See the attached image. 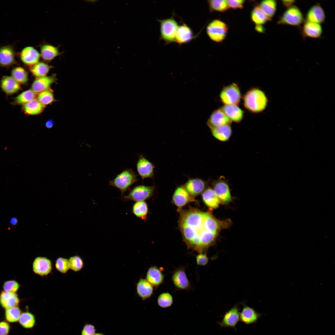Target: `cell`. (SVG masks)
Masks as SVG:
<instances>
[{"mask_svg":"<svg viewBox=\"0 0 335 335\" xmlns=\"http://www.w3.org/2000/svg\"><path fill=\"white\" fill-rule=\"evenodd\" d=\"M180 211L179 226L183 240L188 249L199 253H206L219 232L231 223L229 220H219L210 212L197 208Z\"/></svg>","mask_w":335,"mask_h":335,"instance_id":"6da1fadb","label":"cell"},{"mask_svg":"<svg viewBox=\"0 0 335 335\" xmlns=\"http://www.w3.org/2000/svg\"><path fill=\"white\" fill-rule=\"evenodd\" d=\"M244 107L253 113H259L263 111L267 104L268 100L264 92L257 87L248 90L243 96Z\"/></svg>","mask_w":335,"mask_h":335,"instance_id":"7a4b0ae2","label":"cell"},{"mask_svg":"<svg viewBox=\"0 0 335 335\" xmlns=\"http://www.w3.org/2000/svg\"><path fill=\"white\" fill-rule=\"evenodd\" d=\"M137 180L134 172L131 169H126L110 181L109 185L118 189L122 195Z\"/></svg>","mask_w":335,"mask_h":335,"instance_id":"3957f363","label":"cell"},{"mask_svg":"<svg viewBox=\"0 0 335 335\" xmlns=\"http://www.w3.org/2000/svg\"><path fill=\"white\" fill-rule=\"evenodd\" d=\"M160 24V38L166 44L176 42V37L179 26L173 17L158 20Z\"/></svg>","mask_w":335,"mask_h":335,"instance_id":"277c9868","label":"cell"},{"mask_svg":"<svg viewBox=\"0 0 335 335\" xmlns=\"http://www.w3.org/2000/svg\"><path fill=\"white\" fill-rule=\"evenodd\" d=\"M228 30L227 25L218 19L212 21L206 27V32L208 37L212 41L217 42H221L225 39Z\"/></svg>","mask_w":335,"mask_h":335,"instance_id":"5b68a950","label":"cell"},{"mask_svg":"<svg viewBox=\"0 0 335 335\" xmlns=\"http://www.w3.org/2000/svg\"><path fill=\"white\" fill-rule=\"evenodd\" d=\"M303 15L296 6L293 5L288 8L283 13L278 22V25L298 26L304 21Z\"/></svg>","mask_w":335,"mask_h":335,"instance_id":"8992f818","label":"cell"},{"mask_svg":"<svg viewBox=\"0 0 335 335\" xmlns=\"http://www.w3.org/2000/svg\"><path fill=\"white\" fill-rule=\"evenodd\" d=\"M221 101L224 105H237L239 103L241 94L238 85L232 83L224 87L219 95Z\"/></svg>","mask_w":335,"mask_h":335,"instance_id":"52a82bcc","label":"cell"},{"mask_svg":"<svg viewBox=\"0 0 335 335\" xmlns=\"http://www.w3.org/2000/svg\"><path fill=\"white\" fill-rule=\"evenodd\" d=\"M154 190V186L138 185L133 188L128 194L124 196L123 199L126 201H144L153 195Z\"/></svg>","mask_w":335,"mask_h":335,"instance_id":"ba28073f","label":"cell"},{"mask_svg":"<svg viewBox=\"0 0 335 335\" xmlns=\"http://www.w3.org/2000/svg\"><path fill=\"white\" fill-rule=\"evenodd\" d=\"M212 189L220 202L223 204H227L232 201L229 185L223 177H220L213 182Z\"/></svg>","mask_w":335,"mask_h":335,"instance_id":"9c48e42d","label":"cell"},{"mask_svg":"<svg viewBox=\"0 0 335 335\" xmlns=\"http://www.w3.org/2000/svg\"><path fill=\"white\" fill-rule=\"evenodd\" d=\"M172 280L175 287L179 290H188L191 288V284L185 273V268L180 266L173 271Z\"/></svg>","mask_w":335,"mask_h":335,"instance_id":"30bf717a","label":"cell"},{"mask_svg":"<svg viewBox=\"0 0 335 335\" xmlns=\"http://www.w3.org/2000/svg\"><path fill=\"white\" fill-rule=\"evenodd\" d=\"M32 269L35 274L42 277L47 276L52 273V261L46 257H38L33 261Z\"/></svg>","mask_w":335,"mask_h":335,"instance_id":"8fae6325","label":"cell"},{"mask_svg":"<svg viewBox=\"0 0 335 335\" xmlns=\"http://www.w3.org/2000/svg\"><path fill=\"white\" fill-rule=\"evenodd\" d=\"M139 175L143 180L152 178L154 175V166L153 164L142 155H140L136 164Z\"/></svg>","mask_w":335,"mask_h":335,"instance_id":"7c38bea8","label":"cell"},{"mask_svg":"<svg viewBox=\"0 0 335 335\" xmlns=\"http://www.w3.org/2000/svg\"><path fill=\"white\" fill-rule=\"evenodd\" d=\"M240 320V312L237 305L235 306L226 312L221 322H218L221 327H230L235 329V327Z\"/></svg>","mask_w":335,"mask_h":335,"instance_id":"4fadbf2b","label":"cell"},{"mask_svg":"<svg viewBox=\"0 0 335 335\" xmlns=\"http://www.w3.org/2000/svg\"><path fill=\"white\" fill-rule=\"evenodd\" d=\"M40 57L39 52L32 46L25 47L20 53V59L22 62L30 67L39 62Z\"/></svg>","mask_w":335,"mask_h":335,"instance_id":"5bb4252c","label":"cell"},{"mask_svg":"<svg viewBox=\"0 0 335 335\" xmlns=\"http://www.w3.org/2000/svg\"><path fill=\"white\" fill-rule=\"evenodd\" d=\"M16 53L13 47L10 45L0 47V65L8 67L16 63Z\"/></svg>","mask_w":335,"mask_h":335,"instance_id":"9a60e30c","label":"cell"},{"mask_svg":"<svg viewBox=\"0 0 335 335\" xmlns=\"http://www.w3.org/2000/svg\"><path fill=\"white\" fill-rule=\"evenodd\" d=\"M56 80L54 75L37 78L32 84L31 89L36 93L38 94L50 89L51 85Z\"/></svg>","mask_w":335,"mask_h":335,"instance_id":"2e32d148","label":"cell"},{"mask_svg":"<svg viewBox=\"0 0 335 335\" xmlns=\"http://www.w3.org/2000/svg\"><path fill=\"white\" fill-rule=\"evenodd\" d=\"M206 182L199 178H193L189 179L184 185V187L192 197L197 196L202 193L205 190Z\"/></svg>","mask_w":335,"mask_h":335,"instance_id":"e0dca14e","label":"cell"},{"mask_svg":"<svg viewBox=\"0 0 335 335\" xmlns=\"http://www.w3.org/2000/svg\"><path fill=\"white\" fill-rule=\"evenodd\" d=\"M193 201V198L190 195L184 187L182 186L176 188L172 199L174 204L179 208Z\"/></svg>","mask_w":335,"mask_h":335,"instance_id":"ac0fdd59","label":"cell"},{"mask_svg":"<svg viewBox=\"0 0 335 335\" xmlns=\"http://www.w3.org/2000/svg\"><path fill=\"white\" fill-rule=\"evenodd\" d=\"M231 121L221 109L214 110L209 118L207 124L210 129L223 125L231 124Z\"/></svg>","mask_w":335,"mask_h":335,"instance_id":"d6986e66","label":"cell"},{"mask_svg":"<svg viewBox=\"0 0 335 335\" xmlns=\"http://www.w3.org/2000/svg\"><path fill=\"white\" fill-rule=\"evenodd\" d=\"M325 18L324 11L318 3L311 7L306 15V21L320 24L324 22Z\"/></svg>","mask_w":335,"mask_h":335,"instance_id":"ffe728a7","label":"cell"},{"mask_svg":"<svg viewBox=\"0 0 335 335\" xmlns=\"http://www.w3.org/2000/svg\"><path fill=\"white\" fill-rule=\"evenodd\" d=\"M164 275L160 268L156 266L150 267L146 275L147 280L155 288H158L164 282Z\"/></svg>","mask_w":335,"mask_h":335,"instance_id":"44dd1931","label":"cell"},{"mask_svg":"<svg viewBox=\"0 0 335 335\" xmlns=\"http://www.w3.org/2000/svg\"><path fill=\"white\" fill-rule=\"evenodd\" d=\"M0 84L2 91L7 95L15 93L21 89L20 84L10 76H3Z\"/></svg>","mask_w":335,"mask_h":335,"instance_id":"7402d4cb","label":"cell"},{"mask_svg":"<svg viewBox=\"0 0 335 335\" xmlns=\"http://www.w3.org/2000/svg\"><path fill=\"white\" fill-rule=\"evenodd\" d=\"M301 32L303 37L318 38L322 35V29L320 24L306 21L303 25Z\"/></svg>","mask_w":335,"mask_h":335,"instance_id":"603a6c76","label":"cell"},{"mask_svg":"<svg viewBox=\"0 0 335 335\" xmlns=\"http://www.w3.org/2000/svg\"><path fill=\"white\" fill-rule=\"evenodd\" d=\"M262 315L253 308L243 305L242 311L240 313V320L246 324H252L256 323Z\"/></svg>","mask_w":335,"mask_h":335,"instance_id":"cb8c5ba5","label":"cell"},{"mask_svg":"<svg viewBox=\"0 0 335 335\" xmlns=\"http://www.w3.org/2000/svg\"><path fill=\"white\" fill-rule=\"evenodd\" d=\"M194 37L191 28L185 24L179 25L176 35V42L179 44L188 43Z\"/></svg>","mask_w":335,"mask_h":335,"instance_id":"d4e9b609","label":"cell"},{"mask_svg":"<svg viewBox=\"0 0 335 335\" xmlns=\"http://www.w3.org/2000/svg\"><path fill=\"white\" fill-rule=\"evenodd\" d=\"M154 288L146 279L141 278L136 284L137 294L143 300H145L152 295Z\"/></svg>","mask_w":335,"mask_h":335,"instance_id":"484cf974","label":"cell"},{"mask_svg":"<svg viewBox=\"0 0 335 335\" xmlns=\"http://www.w3.org/2000/svg\"><path fill=\"white\" fill-rule=\"evenodd\" d=\"M19 302V299L16 293L3 291L0 294V304L5 309L17 306Z\"/></svg>","mask_w":335,"mask_h":335,"instance_id":"4316f807","label":"cell"},{"mask_svg":"<svg viewBox=\"0 0 335 335\" xmlns=\"http://www.w3.org/2000/svg\"><path fill=\"white\" fill-rule=\"evenodd\" d=\"M221 109L231 122L239 123L243 118V111L237 105H224Z\"/></svg>","mask_w":335,"mask_h":335,"instance_id":"83f0119b","label":"cell"},{"mask_svg":"<svg viewBox=\"0 0 335 335\" xmlns=\"http://www.w3.org/2000/svg\"><path fill=\"white\" fill-rule=\"evenodd\" d=\"M210 130L213 137L219 141L222 142L228 141L232 133L230 124L216 127Z\"/></svg>","mask_w":335,"mask_h":335,"instance_id":"f1b7e54d","label":"cell"},{"mask_svg":"<svg viewBox=\"0 0 335 335\" xmlns=\"http://www.w3.org/2000/svg\"><path fill=\"white\" fill-rule=\"evenodd\" d=\"M202 196L204 203L209 208L214 209L218 207L220 202L212 188L209 187L205 189Z\"/></svg>","mask_w":335,"mask_h":335,"instance_id":"f546056e","label":"cell"},{"mask_svg":"<svg viewBox=\"0 0 335 335\" xmlns=\"http://www.w3.org/2000/svg\"><path fill=\"white\" fill-rule=\"evenodd\" d=\"M40 56L45 61H50L59 55L57 47L50 44L42 45L40 49Z\"/></svg>","mask_w":335,"mask_h":335,"instance_id":"4dcf8cb0","label":"cell"},{"mask_svg":"<svg viewBox=\"0 0 335 335\" xmlns=\"http://www.w3.org/2000/svg\"><path fill=\"white\" fill-rule=\"evenodd\" d=\"M45 106L36 98H35L23 105L22 109L25 114L29 115H37L42 112Z\"/></svg>","mask_w":335,"mask_h":335,"instance_id":"1f68e13d","label":"cell"},{"mask_svg":"<svg viewBox=\"0 0 335 335\" xmlns=\"http://www.w3.org/2000/svg\"><path fill=\"white\" fill-rule=\"evenodd\" d=\"M258 6L269 20H271L276 11V1L275 0H263L260 2Z\"/></svg>","mask_w":335,"mask_h":335,"instance_id":"d6a6232c","label":"cell"},{"mask_svg":"<svg viewBox=\"0 0 335 335\" xmlns=\"http://www.w3.org/2000/svg\"><path fill=\"white\" fill-rule=\"evenodd\" d=\"M51 68L46 62L41 61L30 66L29 69L33 75L38 78L47 76Z\"/></svg>","mask_w":335,"mask_h":335,"instance_id":"836d02e7","label":"cell"},{"mask_svg":"<svg viewBox=\"0 0 335 335\" xmlns=\"http://www.w3.org/2000/svg\"><path fill=\"white\" fill-rule=\"evenodd\" d=\"M132 212L137 217L145 220L148 213L147 204L144 201L136 202L132 206Z\"/></svg>","mask_w":335,"mask_h":335,"instance_id":"e575fe53","label":"cell"},{"mask_svg":"<svg viewBox=\"0 0 335 335\" xmlns=\"http://www.w3.org/2000/svg\"><path fill=\"white\" fill-rule=\"evenodd\" d=\"M11 75L20 84L26 83L28 80V73L22 67L17 66L13 68L11 71Z\"/></svg>","mask_w":335,"mask_h":335,"instance_id":"d590c367","label":"cell"},{"mask_svg":"<svg viewBox=\"0 0 335 335\" xmlns=\"http://www.w3.org/2000/svg\"><path fill=\"white\" fill-rule=\"evenodd\" d=\"M251 18L252 21L256 25H262L269 20L258 6H256L252 11Z\"/></svg>","mask_w":335,"mask_h":335,"instance_id":"8d00e7d4","label":"cell"},{"mask_svg":"<svg viewBox=\"0 0 335 335\" xmlns=\"http://www.w3.org/2000/svg\"><path fill=\"white\" fill-rule=\"evenodd\" d=\"M36 94L31 89L26 90L18 95L15 98L13 103L15 104L23 105L36 98Z\"/></svg>","mask_w":335,"mask_h":335,"instance_id":"74e56055","label":"cell"},{"mask_svg":"<svg viewBox=\"0 0 335 335\" xmlns=\"http://www.w3.org/2000/svg\"><path fill=\"white\" fill-rule=\"evenodd\" d=\"M209 11L211 12H224L229 8L227 0H212L208 1Z\"/></svg>","mask_w":335,"mask_h":335,"instance_id":"f35d334b","label":"cell"},{"mask_svg":"<svg viewBox=\"0 0 335 335\" xmlns=\"http://www.w3.org/2000/svg\"><path fill=\"white\" fill-rule=\"evenodd\" d=\"M18 321L23 327L26 328H32L35 323V316L33 314L29 312L21 314Z\"/></svg>","mask_w":335,"mask_h":335,"instance_id":"ab89813d","label":"cell"},{"mask_svg":"<svg viewBox=\"0 0 335 335\" xmlns=\"http://www.w3.org/2000/svg\"><path fill=\"white\" fill-rule=\"evenodd\" d=\"M37 99L42 105H45L52 103L55 101L52 91L50 89L38 94Z\"/></svg>","mask_w":335,"mask_h":335,"instance_id":"60d3db41","label":"cell"},{"mask_svg":"<svg viewBox=\"0 0 335 335\" xmlns=\"http://www.w3.org/2000/svg\"><path fill=\"white\" fill-rule=\"evenodd\" d=\"M5 310V317L7 321L14 323L18 321L21 314V311L18 306Z\"/></svg>","mask_w":335,"mask_h":335,"instance_id":"b9f144b4","label":"cell"},{"mask_svg":"<svg viewBox=\"0 0 335 335\" xmlns=\"http://www.w3.org/2000/svg\"><path fill=\"white\" fill-rule=\"evenodd\" d=\"M157 301L160 307L166 308L172 305L173 302V298L172 295L169 293L165 292L159 296Z\"/></svg>","mask_w":335,"mask_h":335,"instance_id":"7bdbcfd3","label":"cell"},{"mask_svg":"<svg viewBox=\"0 0 335 335\" xmlns=\"http://www.w3.org/2000/svg\"><path fill=\"white\" fill-rule=\"evenodd\" d=\"M69 261L70 269L75 272L81 270L84 266V263L82 258L78 255L71 257L69 258Z\"/></svg>","mask_w":335,"mask_h":335,"instance_id":"ee69618b","label":"cell"},{"mask_svg":"<svg viewBox=\"0 0 335 335\" xmlns=\"http://www.w3.org/2000/svg\"><path fill=\"white\" fill-rule=\"evenodd\" d=\"M55 267L56 270L60 273H66L70 269L69 259L61 257L57 258L55 261Z\"/></svg>","mask_w":335,"mask_h":335,"instance_id":"f6af8a7d","label":"cell"},{"mask_svg":"<svg viewBox=\"0 0 335 335\" xmlns=\"http://www.w3.org/2000/svg\"><path fill=\"white\" fill-rule=\"evenodd\" d=\"M20 287L19 283L16 281L10 280L5 281L3 286L4 291L16 293Z\"/></svg>","mask_w":335,"mask_h":335,"instance_id":"bcb514c9","label":"cell"},{"mask_svg":"<svg viewBox=\"0 0 335 335\" xmlns=\"http://www.w3.org/2000/svg\"><path fill=\"white\" fill-rule=\"evenodd\" d=\"M195 258L196 264L198 266H205L209 261V258L206 253H199L195 256Z\"/></svg>","mask_w":335,"mask_h":335,"instance_id":"7dc6e473","label":"cell"},{"mask_svg":"<svg viewBox=\"0 0 335 335\" xmlns=\"http://www.w3.org/2000/svg\"><path fill=\"white\" fill-rule=\"evenodd\" d=\"M229 8L233 9H241L243 7L245 1L243 0H227Z\"/></svg>","mask_w":335,"mask_h":335,"instance_id":"c3c4849f","label":"cell"},{"mask_svg":"<svg viewBox=\"0 0 335 335\" xmlns=\"http://www.w3.org/2000/svg\"><path fill=\"white\" fill-rule=\"evenodd\" d=\"M96 330L94 326L91 324H86L82 331L81 335H94Z\"/></svg>","mask_w":335,"mask_h":335,"instance_id":"681fc988","label":"cell"},{"mask_svg":"<svg viewBox=\"0 0 335 335\" xmlns=\"http://www.w3.org/2000/svg\"><path fill=\"white\" fill-rule=\"evenodd\" d=\"M10 330L9 324L5 321L0 322V335H8Z\"/></svg>","mask_w":335,"mask_h":335,"instance_id":"f907efd6","label":"cell"},{"mask_svg":"<svg viewBox=\"0 0 335 335\" xmlns=\"http://www.w3.org/2000/svg\"><path fill=\"white\" fill-rule=\"evenodd\" d=\"M282 2L283 5L285 7L288 8L292 6L295 1L294 0H282Z\"/></svg>","mask_w":335,"mask_h":335,"instance_id":"816d5d0a","label":"cell"},{"mask_svg":"<svg viewBox=\"0 0 335 335\" xmlns=\"http://www.w3.org/2000/svg\"><path fill=\"white\" fill-rule=\"evenodd\" d=\"M255 29L256 31L260 33H263L265 32V28L263 26L261 25H256L255 27Z\"/></svg>","mask_w":335,"mask_h":335,"instance_id":"f5cc1de1","label":"cell"},{"mask_svg":"<svg viewBox=\"0 0 335 335\" xmlns=\"http://www.w3.org/2000/svg\"><path fill=\"white\" fill-rule=\"evenodd\" d=\"M53 125V122L52 120L47 121L45 123L46 127L48 128H51Z\"/></svg>","mask_w":335,"mask_h":335,"instance_id":"db71d44e","label":"cell"},{"mask_svg":"<svg viewBox=\"0 0 335 335\" xmlns=\"http://www.w3.org/2000/svg\"><path fill=\"white\" fill-rule=\"evenodd\" d=\"M10 222L12 225H15L17 223L18 221L16 218H12L11 219Z\"/></svg>","mask_w":335,"mask_h":335,"instance_id":"11a10c76","label":"cell"},{"mask_svg":"<svg viewBox=\"0 0 335 335\" xmlns=\"http://www.w3.org/2000/svg\"><path fill=\"white\" fill-rule=\"evenodd\" d=\"M94 335H104L100 333H95Z\"/></svg>","mask_w":335,"mask_h":335,"instance_id":"9f6ffc18","label":"cell"}]
</instances>
